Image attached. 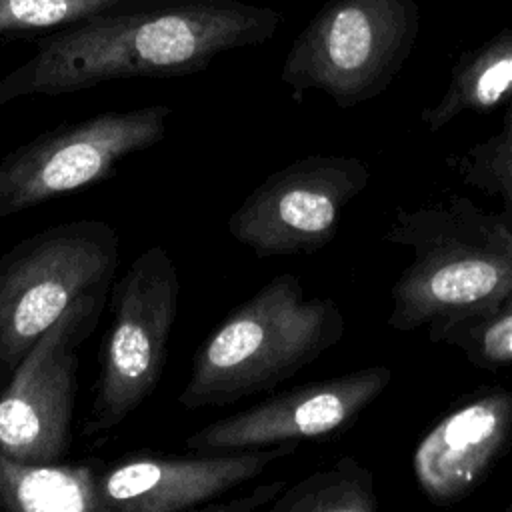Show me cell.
Segmentation results:
<instances>
[{
	"instance_id": "obj_11",
	"label": "cell",
	"mask_w": 512,
	"mask_h": 512,
	"mask_svg": "<svg viewBox=\"0 0 512 512\" xmlns=\"http://www.w3.org/2000/svg\"><path fill=\"white\" fill-rule=\"evenodd\" d=\"M296 450L298 442H282L196 458L132 456L110 466L100 464L96 494L102 512L198 510Z\"/></svg>"
},
{
	"instance_id": "obj_5",
	"label": "cell",
	"mask_w": 512,
	"mask_h": 512,
	"mask_svg": "<svg viewBox=\"0 0 512 512\" xmlns=\"http://www.w3.org/2000/svg\"><path fill=\"white\" fill-rule=\"evenodd\" d=\"M120 236L104 220L38 230L0 256V384L84 292L112 284Z\"/></svg>"
},
{
	"instance_id": "obj_19",
	"label": "cell",
	"mask_w": 512,
	"mask_h": 512,
	"mask_svg": "<svg viewBox=\"0 0 512 512\" xmlns=\"http://www.w3.org/2000/svg\"><path fill=\"white\" fill-rule=\"evenodd\" d=\"M288 486L286 480H272V482H264L254 486L248 494L238 496L234 500L228 502H208L204 506H200L196 512H252L264 506H270L280 494L282 490Z\"/></svg>"
},
{
	"instance_id": "obj_15",
	"label": "cell",
	"mask_w": 512,
	"mask_h": 512,
	"mask_svg": "<svg viewBox=\"0 0 512 512\" xmlns=\"http://www.w3.org/2000/svg\"><path fill=\"white\" fill-rule=\"evenodd\" d=\"M376 508L374 474L352 456H342L332 466L286 486L268 506L270 512H374Z\"/></svg>"
},
{
	"instance_id": "obj_1",
	"label": "cell",
	"mask_w": 512,
	"mask_h": 512,
	"mask_svg": "<svg viewBox=\"0 0 512 512\" xmlns=\"http://www.w3.org/2000/svg\"><path fill=\"white\" fill-rule=\"evenodd\" d=\"M280 24L278 10L240 0H146L98 14L36 38L30 58L0 78V108L114 80L196 74L230 50L268 42Z\"/></svg>"
},
{
	"instance_id": "obj_13",
	"label": "cell",
	"mask_w": 512,
	"mask_h": 512,
	"mask_svg": "<svg viewBox=\"0 0 512 512\" xmlns=\"http://www.w3.org/2000/svg\"><path fill=\"white\" fill-rule=\"evenodd\" d=\"M512 100V26L460 54L442 96L420 112L430 132L462 114H488Z\"/></svg>"
},
{
	"instance_id": "obj_16",
	"label": "cell",
	"mask_w": 512,
	"mask_h": 512,
	"mask_svg": "<svg viewBox=\"0 0 512 512\" xmlns=\"http://www.w3.org/2000/svg\"><path fill=\"white\" fill-rule=\"evenodd\" d=\"M428 340L446 344L482 370H512V296L490 310L428 326Z\"/></svg>"
},
{
	"instance_id": "obj_3",
	"label": "cell",
	"mask_w": 512,
	"mask_h": 512,
	"mask_svg": "<svg viewBox=\"0 0 512 512\" xmlns=\"http://www.w3.org/2000/svg\"><path fill=\"white\" fill-rule=\"evenodd\" d=\"M344 328L334 300L306 298L296 274H278L196 348L176 400L186 410H202L270 392L336 346Z\"/></svg>"
},
{
	"instance_id": "obj_6",
	"label": "cell",
	"mask_w": 512,
	"mask_h": 512,
	"mask_svg": "<svg viewBox=\"0 0 512 512\" xmlns=\"http://www.w3.org/2000/svg\"><path fill=\"white\" fill-rule=\"evenodd\" d=\"M178 298V268L164 246L140 252L112 286V316L98 352L84 436L112 432L156 390L168 362Z\"/></svg>"
},
{
	"instance_id": "obj_12",
	"label": "cell",
	"mask_w": 512,
	"mask_h": 512,
	"mask_svg": "<svg viewBox=\"0 0 512 512\" xmlns=\"http://www.w3.org/2000/svg\"><path fill=\"white\" fill-rule=\"evenodd\" d=\"M512 444V390L488 386L452 406L416 444L412 472L426 500H464Z\"/></svg>"
},
{
	"instance_id": "obj_7",
	"label": "cell",
	"mask_w": 512,
	"mask_h": 512,
	"mask_svg": "<svg viewBox=\"0 0 512 512\" xmlns=\"http://www.w3.org/2000/svg\"><path fill=\"white\" fill-rule=\"evenodd\" d=\"M110 286L80 294L0 386V446L30 466L62 464L72 446L80 346L96 330Z\"/></svg>"
},
{
	"instance_id": "obj_10",
	"label": "cell",
	"mask_w": 512,
	"mask_h": 512,
	"mask_svg": "<svg viewBox=\"0 0 512 512\" xmlns=\"http://www.w3.org/2000/svg\"><path fill=\"white\" fill-rule=\"evenodd\" d=\"M388 366L360 368L306 382L192 432L184 446L194 454H224L336 436L388 388Z\"/></svg>"
},
{
	"instance_id": "obj_2",
	"label": "cell",
	"mask_w": 512,
	"mask_h": 512,
	"mask_svg": "<svg viewBox=\"0 0 512 512\" xmlns=\"http://www.w3.org/2000/svg\"><path fill=\"white\" fill-rule=\"evenodd\" d=\"M382 240L412 250L390 288L392 330L454 322L512 296V226L466 196L398 206Z\"/></svg>"
},
{
	"instance_id": "obj_20",
	"label": "cell",
	"mask_w": 512,
	"mask_h": 512,
	"mask_svg": "<svg viewBox=\"0 0 512 512\" xmlns=\"http://www.w3.org/2000/svg\"><path fill=\"white\" fill-rule=\"evenodd\" d=\"M506 512H512V502L506 506Z\"/></svg>"
},
{
	"instance_id": "obj_17",
	"label": "cell",
	"mask_w": 512,
	"mask_h": 512,
	"mask_svg": "<svg viewBox=\"0 0 512 512\" xmlns=\"http://www.w3.org/2000/svg\"><path fill=\"white\" fill-rule=\"evenodd\" d=\"M446 166L466 186L498 200V214L512 226V100L504 108L500 130L464 152L446 156Z\"/></svg>"
},
{
	"instance_id": "obj_8",
	"label": "cell",
	"mask_w": 512,
	"mask_h": 512,
	"mask_svg": "<svg viewBox=\"0 0 512 512\" xmlns=\"http://www.w3.org/2000/svg\"><path fill=\"white\" fill-rule=\"evenodd\" d=\"M168 104L58 124L0 156V218L108 180L128 156L162 142Z\"/></svg>"
},
{
	"instance_id": "obj_9",
	"label": "cell",
	"mask_w": 512,
	"mask_h": 512,
	"mask_svg": "<svg viewBox=\"0 0 512 512\" xmlns=\"http://www.w3.org/2000/svg\"><path fill=\"white\" fill-rule=\"evenodd\" d=\"M356 156L310 154L268 174L230 214L228 234L258 258L308 256L328 246L346 206L366 190Z\"/></svg>"
},
{
	"instance_id": "obj_14",
	"label": "cell",
	"mask_w": 512,
	"mask_h": 512,
	"mask_svg": "<svg viewBox=\"0 0 512 512\" xmlns=\"http://www.w3.org/2000/svg\"><path fill=\"white\" fill-rule=\"evenodd\" d=\"M100 464L30 466L0 446V512H102L96 494Z\"/></svg>"
},
{
	"instance_id": "obj_4",
	"label": "cell",
	"mask_w": 512,
	"mask_h": 512,
	"mask_svg": "<svg viewBox=\"0 0 512 512\" xmlns=\"http://www.w3.org/2000/svg\"><path fill=\"white\" fill-rule=\"evenodd\" d=\"M414 0H328L294 38L280 80L294 100L310 90L352 108L380 96L416 46Z\"/></svg>"
},
{
	"instance_id": "obj_18",
	"label": "cell",
	"mask_w": 512,
	"mask_h": 512,
	"mask_svg": "<svg viewBox=\"0 0 512 512\" xmlns=\"http://www.w3.org/2000/svg\"><path fill=\"white\" fill-rule=\"evenodd\" d=\"M146 0H0V48Z\"/></svg>"
}]
</instances>
